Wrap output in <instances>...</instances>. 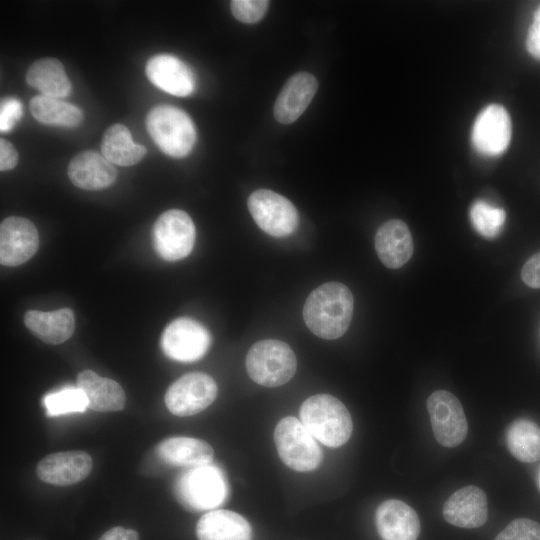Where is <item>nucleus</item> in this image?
<instances>
[{"label":"nucleus","instance_id":"19","mask_svg":"<svg viewBox=\"0 0 540 540\" xmlns=\"http://www.w3.org/2000/svg\"><path fill=\"white\" fill-rule=\"evenodd\" d=\"M71 182L84 190H101L111 186L117 170L102 154L86 150L75 155L68 165Z\"/></svg>","mask_w":540,"mask_h":540},{"label":"nucleus","instance_id":"30","mask_svg":"<svg viewBox=\"0 0 540 540\" xmlns=\"http://www.w3.org/2000/svg\"><path fill=\"white\" fill-rule=\"evenodd\" d=\"M43 403L48 416L84 412L88 408L87 398L77 386L47 394Z\"/></svg>","mask_w":540,"mask_h":540},{"label":"nucleus","instance_id":"31","mask_svg":"<svg viewBox=\"0 0 540 540\" xmlns=\"http://www.w3.org/2000/svg\"><path fill=\"white\" fill-rule=\"evenodd\" d=\"M494 540H540V524L528 518L511 521Z\"/></svg>","mask_w":540,"mask_h":540},{"label":"nucleus","instance_id":"20","mask_svg":"<svg viewBox=\"0 0 540 540\" xmlns=\"http://www.w3.org/2000/svg\"><path fill=\"white\" fill-rule=\"evenodd\" d=\"M413 240L408 226L398 219L382 224L375 235V250L388 268L402 267L413 254Z\"/></svg>","mask_w":540,"mask_h":540},{"label":"nucleus","instance_id":"27","mask_svg":"<svg viewBox=\"0 0 540 540\" xmlns=\"http://www.w3.org/2000/svg\"><path fill=\"white\" fill-rule=\"evenodd\" d=\"M29 109L40 123L50 126L76 127L83 120L82 111L59 98L38 95L31 99Z\"/></svg>","mask_w":540,"mask_h":540},{"label":"nucleus","instance_id":"17","mask_svg":"<svg viewBox=\"0 0 540 540\" xmlns=\"http://www.w3.org/2000/svg\"><path fill=\"white\" fill-rule=\"evenodd\" d=\"M375 523L382 540H416L420 533L416 511L397 499L386 500L377 507Z\"/></svg>","mask_w":540,"mask_h":540},{"label":"nucleus","instance_id":"32","mask_svg":"<svg viewBox=\"0 0 540 540\" xmlns=\"http://www.w3.org/2000/svg\"><path fill=\"white\" fill-rule=\"evenodd\" d=\"M269 6L266 0H233L230 9L233 16L240 22L253 24L260 21Z\"/></svg>","mask_w":540,"mask_h":540},{"label":"nucleus","instance_id":"23","mask_svg":"<svg viewBox=\"0 0 540 540\" xmlns=\"http://www.w3.org/2000/svg\"><path fill=\"white\" fill-rule=\"evenodd\" d=\"M156 452L167 464L191 468L210 464L214 456L207 442L184 436L163 439L157 444Z\"/></svg>","mask_w":540,"mask_h":540},{"label":"nucleus","instance_id":"37","mask_svg":"<svg viewBox=\"0 0 540 540\" xmlns=\"http://www.w3.org/2000/svg\"><path fill=\"white\" fill-rule=\"evenodd\" d=\"M98 540H139L137 531L116 526L106 531Z\"/></svg>","mask_w":540,"mask_h":540},{"label":"nucleus","instance_id":"22","mask_svg":"<svg viewBox=\"0 0 540 540\" xmlns=\"http://www.w3.org/2000/svg\"><path fill=\"white\" fill-rule=\"evenodd\" d=\"M199 540H251L249 522L231 510H211L205 513L196 525Z\"/></svg>","mask_w":540,"mask_h":540},{"label":"nucleus","instance_id":"26","mask_svg":"<svg viewBox=\"0 0 540 540\" xmlns=\"http://www.w3.org/2000/svg\"><path fill=\"white\" fill-rule=\"evenodd\" d=\"M102 155L112 164L131 166L140 162L146 155L143 145L133 142L129 129L120 123L111 125L101 141Z\"/></svg>","mask_w":540,"mask_h":540},{"label":"nucleus","instance_id":"12","mask_svg":"<svg viewBox=\"0 0 540 540\" xmlns=\"http://www.w3.org/2000/svg\"><path fill=\"white\" fill-rule=\"evenodd\" d=\"M511 135L512 125L507 110L499 104H491L478 114L471 140L479 153L497 156L507 149Z\"/></svg>","mask_w":540,"mask_h":540},{"label":"nucleus","instance_id":"1","mask_svg":"<svg viewBox=\"0 0 540 540\" xmlns=\"http://www.w3.org/2000/svg\"><path fill=\"white\" fill-rule=\"evenodd\" d=\"M354 299L349 288L339 282H327L315 288L303 306V318L316 336L333 340L349 328Z\"/></svg>","mask_w":540,"mask_h":540},{"label":"nucleus","instance_id":"9","mask_svg":"<svg viewBox=\"0 0 540 540\" xmlns=\"http://www.w3.org/2000/svg\"><path fill=\"white\" fill-rule=\"evenodd\" d=\"M433 435L444 447L461 444L468 432V423L463 407L456 396L446 390H437L427 399Z\"/></svg>","mask_w":540,"mask_h":540},{"label":"nucleus","instance_id":"28","mask_svg":"<svg viewBox=\"0 0 540 540\" xmlns=\"http://www.w3.org/2000/svg\"><path fill=\"white\" fill-rule=\"evenodd\" d=\"M506 444L519 461L536 462L540 459V427L529 419H517L507 429Z\"/></svg>","mask_w":540,"mask_h":540},{"label":"nucleus","instance_id":"11","mask_svg":"<svg viewBox=\"0 0 540 540\" xmlns=\"http://www.w3.org/2000/svg\"><path fill=\"white\" fill-rule=\"evenodd\" d=\"M211 345L209 331L191 318H178L163 331L161 347L164 354L176 361L194 362L201 359Z\"/></svg>","mask_w":540,"mask_h":540},{"label":"nucleus","instance_id":"8","mask_svg":"<svg viewBox=\"0 0 540 540\" xmlns=\"http://www.w3.org/2000/svg\"><path fill=\"white\" fill-rule=\"evenodd\" d=\"M214 379L201 372L187 373L174 381L167 389L164 401L168 410L176 416H192L205 410L217 396Z\"/></svg>","mask_w":540,"mask_h":540},{"label":"nucleus","instance_id":"21","mask_svg":"<svg viewBox=\"0 0 540 540\" xmlns=\"http://www.w3.org/2000/svg\"><path fill=\"white\" fill-rule=\"evenodd\" d=\"M76 386L85 394L88 408L97 412H116L124 408L126 395L121 385L92 370L81 371Z\"/></svg>","mask_w":540,"mask_h":540},{"label":"nucleus","instance_id":"10","mask_svg":"<svg viewBox=\"0 0 540 540\" xmlns=\"http://www.w3.org/2000/svg\"><path fill=\"white\" fill-rule=\"evenodd\" d=\"M154 246L160 257L167 261L185 258L193 249L196 237L191 217L179 209L162 213L154 225Z\"/></svg>","mask_w":540,"mask_h":540},{"label":"nucleus","instance_id":"18","mask_svg":"<svg viewBox=\"0 0 540 540\" xmlns=\"http://www.w3.org/2000/svg\"><path fill=\"white\" fill-rule=\"evenodd\" d=\"M317 89L318 82L312 74L299 72L291 76L275 101L276 120L282 124L295 122L311 103Z\"/></svg>","mask_w":540,"mask_h":540},{"label":"nucleus","instance_id":"13","mask_svg":"<svg viewBox=\"0 0 540 540\" xmlns=\"http://www.w3.org/2000/svg\"><path fill=\"white\" fill-rule=\"evenodd\" d=\"M38 231L28 219L11 216L0 225V262L4 266H18L28 261L37 251Z\"/></svg>","mask_w":540,"mask_h":540},{"label":"nucleus","instance_id":"33","mask_svg":"<svg viewBox=\"0 0 540 540\" xmlns=\"http://www.w3.org/2000/svg\"><path fill=\"white\" fill-rule=\"evenodd\" d=\"M22 115L21 102L13 97L2 99L0 105V131L6 133L14 128Z\"/></svg>","mask_w":540,"mask_h":540},{"label":"nucleus","instance_id":"5","mask_svg":"<svg viewBox=\"0 0 540 540\" xmlns=\"http://www.w3.org/2000/svg\"><path fill=\"white\" fill-rule=\"evenodd\" d=\"M274 442L280 459L295 471H312L322 462V450L316 439L295 417H284L277 423Z\"/></svg>","mask_w":540,"mask_h":540},{"label":"nucleus","instance_id":"38","mask_svg":"<svg viewBox=\"0 0 540 540\" xmlns=\"http://www.w3.org/2000/svg\"><path fill=\"white\" fill-rule=\"evenodd\" d=\"M538 482H539V488H540V472H539V480H538Z\"/></svg>","mask_w":540,"mask_h":540},{"label":"nucleus","instance_id":"25","mask_svg":"<svg viewBox=\"0 0 540 540\" xmlns=\"http://www.w3.org/2000/svg\"><path fill=\"white\" fill-rule=\"evenodd\" d=\"M26 81L47 97L60 99L67 97L71 91L64 66L56 58L36 60L27 70Z\"/></svg>","mask_w":540,"mask_h":540},{"label":"nucleus","instance_id":"29","mask_svg":"<svg viewBox=\"0 0 540 540\" xmlns=\"http://www.w3.org/2000/svg\"><path fill=\"white\" fill-rule=\"evenodd\" d=\"M506 218L502 208L483 200H477L470 208V220L479 234L486 238L496 237L502 230Z\"/></svg>","mask_w":540,"mask_h":540},{"label":"nucleus","instance_id":"7","mask_svg":"<svg viewBox=\"0 0 540 540\" xmlns=\"http://www.w3.org/2000/svg\"><path fill=\"white\" fill-rule=\"evenodd\" d=\"M247 205L259 228L273 237L288 236L298 226L299 215L293 203L272 190L254 191Z\"/></svg>","mask_w":540,"mask_h":540},{"label":"nucleus","instance_id":"4","mask_svg":"<svg viewBox=\"0 0 540 540\" xmlns=\"http://www.w3.org/2000/svg\"><path fill=\"white\" fill-rule=\"evenodd\" d=\"M297 369L296 356L291 347L280 340L256 342L246 356L249 377L259 385L278 387L287 383Z\"/></svg>","mask_w":540,"mask_h":540},{"label":"nucleus","instance_id":"14","mask_svg":"<svg viewBox=\"0 0 540 540\" xmlns=\"http://www.w3.org/2000/svg\"><path fill=\"white\" fill-rule=\"evenodd\" d=\"M92 467L93 461L87 452L72 450L45 456L38 462L36 474L45 483L68 486L85 479Z\"/></svg>","mask_w":540,"mask_h":540},{"label":"nucleus","instance_id":"15","mask_svg":"<svg viewBox=\"0 0 540 540\" xmlns=\"http://www.w3.org/2000/svg\"><path fill=\"white\" fill-rule=\"evenodd\" d=\"M443 517L451 525L473 529L485 524L488 502L485 492L473 485L454 492L443 505Z\"/></svg>","mask_w":540,"mask_h":540},{"label":"nucleus","instance_id":"16","mask_svg":"<svg viewBox=\"0 0 540 540\" xmlns=\"http://www.w3.org/2000/svg\"><path fill=\"white\" fill-rule=\"evenodd\" d=\"M146 75L156 87L175 96H188L195 89L191 69L170 54H158L150 58L146 64Z\"/></svg>","mask_w":540,"mask_h":540},{"label":"nucleus","instance_id":"2","mask_svg":"<svg viewBox=\"0 0 540 540\" xmlns=\"http://www.w3.org/2000/svg\"><path fill=\"white\" fill-rule=\"evenodd\" d=\"M300 421L322 444L336 448L351 437L353 423L346 406L329 394L307 398L300 407Z\"/></svg>","mask_w":540,"mask_h":540},{"label":"nucleus","instance_id":"34","mask_svg":"<svg viewBox=\"0 0 540 540\" xmlns=\"http://www.w3.org/2000/svg\"><path fill=\"white\" fill-rule=\"evenodd\" d=\"M523 282L531 288H540V251L532 255L521 270Z\"/></svg>","mask_w":540,"mask_h":540},{"label":"nucleus","instance_id":"6","mask_svg":"<svg viewBox=\"0 0 540 540\" xmlns=\"http://www.w3.org/2000/svg\"><path fill=\"white\" fill-rule=\"evenodd\" d=\"M181 504L193 511L210 510L219 506L227 496V486L215 466L192 467L183 473L176 486Z\"/></svg>","mask_w":540,"mask_h":540},{"label":"nucleus","instance_id":"24","mask_svg":"<svg viewBox=\"0 0 540 540\" xmlns=\"http://www.w3.org/2000/svg\"><path fill=\"white\" fill-rule=\"evenodd\" d=\"M26 327L47 344H60L71 337L75 329L74 313L70 308L43 312L28 310L24 315Z\"/></svg>","mask_w":540,"mask_h":540},{"label":"nucleus","instance_id":"3","mask_svg":"<svg viewBox=\"0 0 540 540\" xmlns=\"http://www.w3.org/2000/svg\"><path fill=\"white\" fill-rule=\"evenodd\" d=\"M146 128L160 150L174 158L187 156L196 142V129L189 115L171 105L152 108Z\"/></svg>","mask_w":540,"mask_h":540},{"label":"nucleus","instance_id":"36","mask_svg":"<svg viewBox=\"0 0 540 540\" xmlns=\"http://www.w3.org/2000/svg\"><path fill=\"white\" fill-rule=\"evenodd\" d=\"M18 163V153L15 147L7 140H0V170L13 169Z\"/></svg>","mask_w":540,"mask_h":540},{"label":"nucleus","instance_id":"35","mask_svg":"<svg viewBox=\"0 0 540 540\" xmlns=\"http://www.w3.org/2000/svg\"><path fill=\"white\" fill-rule=\"evenodd\" d=\"M526 48L530 55L540 59V5L534 14L533 23L528 30Z\"/></svg>","mask_w":540,"mask_h":540}]
</instances>
